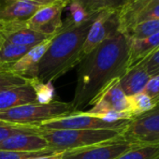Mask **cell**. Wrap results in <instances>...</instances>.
<instances>
[{
  "label": "cell",
  "mask_w": 159,
  "mask_h": 159,
  "mask_svg": "<svg viewBox=\"0 0 159 159\" xmlns=\"http://www.w3.org/2000/svg\"><path fill=\"white\" fill-rule=\"evenodd\" d=\"M129 105L131 119L143 114L155 107L152 99L144 93H139L138 95L129 97Z\"/></svg>",
  "instance_id": "603a6c76"
},
{
  "label": "cell",
  "mask_w": 159,
  "mask_h": 159,
  "mask_svg": "<svg viewBox=\"0 0 159 159\" xmlns=\"http://www.w3.org/2000/svg\"><path fill=\"white\" fill-rule=\"evenodd\" d=\"M62 156H63V152H55L50 155H44V156H40V157H37L33 159H62Z\"/></svg>",
  "instance_id": "f546056e"
},
{
  "label": "cell",
  "mask_w": 159,
  "mask_h": 159,
  "mask_svg": "<svg viewBox=\"0 0 159 159\" xmlns=\"http://www.w3.org/2000/svg\"><path fill=\"white\" fill-rule=\"evenodd\" d=\"M98 13L92 15L80 25L68 26L63 24L62 28L53 37L49 48L37 65L32 79L43 83H52L81 63L84 58V43Z\"/></svg>",
  "instance_id": "7a4b0ae2"
},
{
  "label": "cell",
  "mask_w": 159,
  "mask_h": 159,
  "mask_svg": "<svg viewBox=\"0 0 159 159\" xmlns=\"http://www.w3.org/2000/svg\"><path fill=\"white\" fill-rule=\"evenodd\" d=\"M62 1H70V0H62Z\"/></svg>",
  "instance_id": "e575fe53"
},
{
  "label": "cell",
  "mask_w": 159,
  "mask_h": 159,
  "mask_svg": "<svg viewBox=\"0 0 159 159\" xmlns=\"http://www.w3.org/2000/svg\"><path fill=\"white\" fill-rule=\"evenodd\" d=\"M30 103H38L30 80L25 84L0 91V112Z\"/></svg>",
  "instance_id": "5bb4252c"
},
{
  "label": "cell",
  "mask_w": 159,
  "mask_h": 159,
  "mask_svg": "<svg viewBox=\"0 0 159 159\" xmlns=\"http://www.w3.org/2000/svg\"><path fill=\"white\" fill-rule=\"evenodd\" d=\"M42 7L28 0H0V23L27 22Z\"/></svg>",
  "instance_id": "7c38bea8"
},
{
  "label": "cell",
  "mask_w": 159,
  "mask_h": 159,
  "mask_svg": "<svg viewBox=\"0 0 159 159\" xmlns=\"http://www.w3.org/2000/svg\"><path fill=\"white\" fill-rule=\"evenodd\" d=\"M135 146L136 144L119 138L84 148L66 151L63 152L62 159H116Z\"/></svg>",
  "instance_id": "9c48e42d"
},
{
  "label": "cell",
  "mask_w": 159,
  "mask_h": 159,
  "mask_svg": "<svg viewBox=\"0 0 159 159\" xmlns=\"http://www.w3.org/2000/svg\"><path fill=\"white\" fill-rule=\"evenodd\" d=\"M13 125V124H10V123L4 122V121H0V125Z\"/></svg>",
  "instance_id": "836d02e7"
},
{
  "label": "cell",
  "mask_w": 159,
  "mask_h": 159,
  "mask_svg": "<svg viewBox=\"0 0 159 159\" xmlns=\"http://www.w3.org/2000/svg\"><path fill=\"white\" fill-rule=\"evenodd\" d=\"M66 7H68L69 15L66 17V21L63 22V24L68 26L82 25L88 19H90L92 15H89L84 7L77 0H70Z\"/></svg>",
  "instance_id": "7402d4cb"
},
{
  "label": "cell",
  "mask_w": 159,
  "mask_h": 159,
  "mask_svg": "<svg viewBox=\"0 0 159 159\" xmlns=\"http://www.w3.org/2000/svg\"><path fill=\"white\" fill-rule=\"evenodd\" d=\"M126 1V0H125ZM130 1H135V2H148V1H158L159 0H130Z\"/></svg>",
  "instance_id": "1f68e13d"
},
{
  "label": "cell",
  "mask_w": 159,
  "mask_h": 159,
  "mask_svg": "<svg viewBox=\"0 0 159 159\" xmlns=\"http://www.w3.org/2000/svg\"><path fill=\"white\" fill-rule=\"evenodd\" d=\"M0 34L7 42L31 48L52 37L30 29L26 22L0 23Z\"/></svg>",
  "instance_id": "8fae6325"
},
{
  "label": "cell",
  "mask_w": 159,
  "mask_h": 159,
  "mask_svg": "<svg viewBox=\"0 0 159 159\" xmlns=\"http://www.w3.org/2000/svg\"><path fill=\"white\" fill-rule=\"evenodd\" d=\"M122 138L136 145H159V104L130 119L122 132Z\"/></svg>",
  "instance_id": "8992f818"
},
{
  "label": "cell",
  "mask_w": 159,
  "mask_h": 159,
  "mask_svg": "<svg viewBox=\"0 0 159 159\" xmlns=\"http://www.w3.org/2000/svg\"><path fill=\"white\" fill-rule=\"evenodd\" d=\"M128 40L129 67L139 64L159 49V33L146 39Z\"/></svg>",
  "instance_id": "e0dca14e"
},
{
  "label": "cell",
  "mask_w": 159,
  "mask_h": 159,
  "mask_svg": "<svg viewBox=\"0 0 159 159\" xmlns=\"http://www.w3.org/2000/svg\"><path fill=\"white\" fill-rule=\"evenodd\" d=\"M129 68V40L118 32L103 41L78 65L77 84L71 101L82 112L93 106L104 90Z\"/></svg>",
  "instance_id": "6da1fadb"
},
{
  "label": "cell",
  "mask_w": 159,
  "mask_h": 159,
  "mask_svg": "<svg viewBox=\"0 0 159 159\" xmlns=\"http://www.w3.org/2000/svg\"><path fill=\"white\" fill-rule=\"evenodd\" d=\"M118 12L116 11H102L98 14L83 46L84 57L103 41L120 32Z\"/></svg>",
  "instance_id": "ba28073f"
},
{
  "label": "cell",
  "mask_w": 159,
  "mask_h": 159,
  "mask_svg": "<svg viewBox=\"0 0 159 159\" xmlns=\"http://www.w3.org/2000/svg\"><path fill=\"white\" fill-rule=\"evenodd\" d=\"M87 114L110 122L130 120L129 98L119 85V80L111 84L87 111Z\"/></svg>",
  "instance_id": "5b68a950"
},
{
  "label": "cell",
  "mask_w": 159,
  "mask_h": 159,
  "mask_svg": "<svg viewBox=\"0 0 159 159\" xmlns=\"http://www.w3.org/2000/svg\"><path fill=\"white\" fill-rule=\"evenodd\" d=\"M150 77L159 76V49L152 54L139 63Z\"/></svg>",
  "instance_id": "83f0119b"
},
{
  "label": "cell",
  "mask_w": 159,
  "mask_h": 159,
  "mask_svg": "<svg viewBox=\"0 0 159 159\" xmlns=\"http://www.w3.org/2000/svg\"><path fill=\"white\" fill-rule=\"evenodd\" d=\"M143 93L152 99L154 105L159 104V76L150 78Z\"/></svg>",
  "instance_id": "f1b7e54d"
},
{
  "label": "cell",
  "mask_w": 159,
  "mask_h": 159,
  "mask_svg": "<svg viewBox=\"0 0 159 159\" xmlns=\"http://www.w3.org/2000/svg\"><path fill=\"white\" fill-rule=\"evenodd\" d=\"M69 1H59L39 9L27 22L26 25L39 33L54 36L63 25L62 12Z\"/></svg>",
  "instance_id": "30bf717a"
},
{
  "label": "cell",
  "mask_w": 159,
  "mask_h": 159,
  "mask_svg": "<svg viewBox=\"0 0 159 159\" xmlns=\"http://www.w3.org/2000/svg\"><path fill=\"white\" fill-rule=\"evenodd\" d=\"M30 83L35 89L38 103L47 104L53 101L55 91L52 83L39 82L37 79H30Z\"/></svg>",
  "instance_id": "cb8c5ba5"
},
{
  "label": "cell",
  "mask_w": 159,
  "mask_h": 159,
  "mask_svg": "<svg viewBox=\"0 0 159 159\" xmlns=\"http://www.w3.org/2000/svg\"><path fill=\"white\" fill-rule=\"evenodd\" d=\"M149 74L139 64L130 66L119 79V85L124 93L129 98L143 93L149 80Z\"/></svg>",
  "instance_id": "2e32d148"
},
{
  "label": "cell",
  "mask_w": 159,
  "mask_h": 159,
  "mask_svg": "<svg viewBox=\"0 0 159 159\" xmlns=\"http://www.w3.org/2000/svg\"><path fill=\"white\" fill-rule=\"evenodd\" d=\"M116 159H159V145H136Z\"/></svg>",
  "instance_id": "44dd1931"
},
{
  "label": "cell",
  "mask_w": 159,
  "mask_h": 159,
  "mask_svg": "<svg viewBox=\"0 0 159 159\" xmlns=\"http://www.w3.org/2000/svg\"><path fill=\"white\" fill-rule=\"evenodd\" d=\"M40 128L34 125H0V143L8 138L17 134H39Z\"/></svg>",
  "instance_id": "d4e9b609"
},
{
  "label": "cell",
  "mask_w": 159,
  "mask_h": 159,
  "mask_svg": "<svg viewBox=\"0 0 159 159\" xmlns=\"http://www.w3.org/2000/svg\"><path fill=\"white\" fill-rule=\"evenodd\" d=\"M28 1H32V2H36V3H39V4H42L44 6H47V5H51L52 3H55L59 0H28Z\"/></svg>",
  "instance_id": "4dcf8cb0"
},
{
  "label": "cell",
  "mask_w": 159,
  "mask_h": 159,
  "mask_svg": "<svg viewBox=\"0 0 159 159\" xmlns=\"http://www.w3.org/2000/svg\"><path fill=\"white\" fill-rule=\"evenodd\" d=\"M4 39H3V37L1 36V34H0V48L2 47V45H3V43H4Z\"/></svg>",
  "instance_id": "d6a6232c"
},
{
  "label": "cell",
  "mask_w": 159,
  "mask_h": 159,
  "mask_svg": "<svg viewBox=\"0 0 159 159\" xmlns=\"http://www.w3.org/2000/svg\"><path fill=\"white\" fill-rule=\"evenodd\" d=\"M55 36V35H54ZM44 40L43 42L39 43V45L31 48L20 60L12 64L11 66L3 68L0 71L3 72H11L16 75H20L22 77H25L28 80L33 78L34 70L39 64V62L43 57L44 53L46 52L47 49L49 48L53 37Z\"/></svg>",
  "instance_id": "4fadbf2b"
},
{
  "label": "cell",
  "mask_w": 159,
  "mask_h": 159,
  "mask_svg": "<svg viewBox=\"0 0 159 159\" xmlns=\"http://www.w3.org/2000/svg\"><path fill=\"white\" fill-rule=\"evenodd\" d=\"M50 149L47 140L40 134H17L0 143V150L34 152Z\"/></svg>",
  "instance_id": "9a60e30c"
},
{
  "label": "cell",
  "mask_w": 159,
  "mask_h": 159,
  "mask_svg": "<svg viewBox=\"0 0 159 159\" xmlns=\"http://www.w3.org/2000/svg\"><path fill=\"white\" fill-rule=\"evenodd\" d=\"M123 130L112 129H40L39 134L55 152L84 148L122 138Z\"/></svg>",
  "instance_id": "3957f363"
},
{
  "label": "cell",
  "mask_w": 159,
  "mask_h": 159,
  "mask_svg": "<svg viewBox=\"0 0 159 159\" xmlns=\"http://www.w3.org/2000/svg\"><path fill=\"white\" fill-rule=\"evenodd\" d=\"M129 120L110 122L91 116L85 111L77 112L66 117L51 120L39 125L40 129H112L124 130Z\"/></svg>",
  "instance_id": "52a82bcc"
},
{
  "label": "cell",
  "mask_w": 159,
  "mask_h": 159,
  "mask_svg": "<svg viewBox=\"0 0 159 159\" xmlns=\"http://www.w3.org/2000/svg\"><path fill=\"white\" fill-rule=\"evenodd\" d=\"M30 49L31 47L16 45L4 41L2 47L0 48V70L20 60Z\"/></svg>",
  "instance_id": "ac0fdd59"
},
{
  "label": "cell",
  "mask_w": 159,
  "mask_h": 159,
  "mask_svg": "<svg viewBox=\"0 0 159 159\" xmlns=\"http://www.w3.org/2000/svg\"><path fill=\"white\" fill-rule=\"evenodd\" d=\"M27 82H29L28 79L20 75H16L11 72L0 71V91L13 86L25 84Z\"/></svg>",
  "instance_id": "4316f807"
},
{
  "label": "cell",
  "mask_w": 159,
  "mask_h": 159,
  "mask_svg": "<svg viewBox=\"0 0 159 159\" xmlns=\"http://www.w3.org/2000/svg\"><path fill=\"white\" fill-rule=\"evenodd\" d=\"M71 101L53 100L47 104L30 103L0 112V121L13 125L38 126L45 122L75 114Z\"/></svg>",
  "instance_id": "277c9868"
},
{
  "label": "cell",
  "mask_w": 159,
  "mask_h": 159,
  "mask_svg": "<svg viewBox=\"0 0 159 159\" xmlns=\"http://www.w3.org/2000/svg\"><path fill=\"white\" fill-rule=\"evenodd\" d=\"M55 152L52 149H45L34 152H24V151H6L0 150V159H33L44 155H50Z\"/></svg>",
  "instance_id": "484cf974"
},
{
  "label": "cell",
  "mask_w": 159,
  "mask_h": 159,
  "mask_svg": "<svg viewBox=\"0 0 159 159\" xmlns=\"http://www.w3.org/2000/svg\"><path fill=\"white\" fill-rule=\"evenodd\" d=\"M81 3L89 15L98 13L102 11H119L125 0H77Z\"/></svg>",
  "instance_id": "ffe728a7"
},
{
  "label": "cell",
  "mask_w": 159,
  "mask_h": 159,
  "mask_svg": "<svg viewBox=\"0 0 159 159\" xmlns=\"http://www.w3.org/2000/svg\"><path fill=\"white\" fill-rule=\"evenodd\" d=\"M157 33H159V20H149L133 25L125 33V35L128 39H141Z\"/></svg>",
  "instance_id": "d6986e66"
}]
</instances>
